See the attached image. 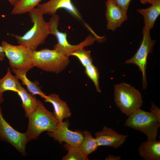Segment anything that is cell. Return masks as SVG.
Here are the masks:
<instances>
[{"mask_svg":"<svg viewBox=\"0 0 160 160\" xmlns=\"http://www.w3.org/2000/svg\"><path fill=\"white\" fill-rule=\"evenodd\" d=\"M32 22V27L22 36L10 34L15 37L19 45L29 48L33 51L44 43L49 34L48 22L44 20L42 14L35 8L28 12Z\"/></svg>","mask_w":160,"mask_h":160,"instance_id":"obj_1","label":"cell"},{"mask_svg":"<svg viewBox=\"0 0 160 160\" xmlns=\"http://www.w3.org/2000/svg\"><path fill=\"white\" fill-rule=\"evenodd\" d=\"M28 118V124L25 132L30 141L36 139L44 132H54L59 123L54 113L48 111L39 100L36 108Z\"/></svg>","mask_w":160,"mask_h":160,"instance_id":"obj_2","label":"cell"},{"mask_svg":"<svg viewBox=\"0 0 160 160\" xmlns=\"http://www.w3.org/2000/svg\"><path fill=\"white\" fill-rule=\"evenodd\" d=\"M114 102L117 107L128 116L140 108L143 105L140 92L125 83L114 86Z\"/></svg>","mask_w":160,"mask_h":160,"instance_id":"obj_3","label":"cell"},{"mask_svg":"<svg viewBox=\"0 0 160 160\" xmlns=\"http://www.w3.org/2000/svg\"><path fill=\"white\" fill-rule=\"evenodd\" d=\"M69 57L53 49H44L33 52L34 67L44 71L59 73L70 63Z\"/></svg>","mask_w":160,"mask_h":160,"instance_id":"obj_4","label":"cell"},{"mask_svg":"<svg viewBox=\"0 0 160 160\" xmlns=\"http://www.w3.org/2000/svg\"><path fill=\"white\" fill-rule=\"evenodd\" d=\"M128 116L124 123L126 126L144 134L148 140H156L160 121L155 115L140 108Z\"/></svg>","mask_w":160,"mask_h":160,"instance_id":"obj_5","label":"cell"},{"mask_svg":"<svg viewBox=\"0 0 160 160\" xmlns=\"http://www.w3.org/2000/svg\"><path fill=\"white\" fill-rule=\"evenodd\" d=\"M12 69L27 73L34 67L33 52L29 48L22 45H14L3 41L1 46Z\"/></svg>","mask_w":160,"mask_h":160,"instance_id":"obj_6","label":"cell"},{"mask_svg":"<svg viewBox=\"0 0 160 160\" xmlns=\"http://www.w3.org/2000/svg\"><path fill=\"white\" fill-rule=\"evenodd\" d=\"M60 18L56 14L52 15L48 23L49 34L54 35L57 38V43L55 45L53 49L69 57L71 54L75 50L92 44L96 38L91 34L88 36L80 44L73 45L69 43L67 39V34L65 32L60 31L57 29Z\"/></svg>","mask_w":160,"mask_h":160,"instance_id":"obj_7","label":"cell"},{"mask_svg":"<svg viewBox=\"0 0 160 160\" xmlns=\"http://www.w3.org/2000/svg\"><path fill=\"white\" fill-rule=\"evenodd\" d=\"M150 30L143 28V38L140 46L135 55L131 58L126 60V64H133L137 66L142 74V87L145 89L147 85L146 75L147 58L148 54L152 52L153 48L156 41L152 39L150 35Z\"/></svg>","mask_w":160,"mask_h":160,"instance_id":"obj_8","label":"cell"},{"mask_svg":"<svg viewBox=\"0 0 160 160\" xmlns=\"http://www.w3.org/2000/svg\"><path fill=\"white\" fill-rule=\"evenodd\" d=\"M0 140L14 147L22 155L25 156L26 146L30 142L25 133L14 129L4 118L0 106Z\"/></svg>","mask_w":160,"mask_h":160,"instance_id":"obj_9","label":"cell"},{"mask_svg":"<svg viewBox=\"0 0 160 160\" xmlns=\"http://www.w3.org/2000/svg\"><path fill=\"white\" fill-rule=\"evenodd\" d=\"M69 125L68 121L59 122L55 131L48 132L47 134L61 144L64 142L72 145L79 147L84 140L83 133L79 131L70 130L68 128Z\"/></svg>","mask_w":160,"mask_h":160,"instance_id":"obj_10","label":"cell"},{"mask_svg":"<svg viewBox=\"0 0 160 160\" xmlns=\"http://www.w3.org/2000/svg\"><path fill=\"white\" fill-rule=\"evenodd\" d=\"M105 13L107 29L114 31L127 19V11L122 9L111 0H106Z\"/></svg>","mask_w":160,"mask_h":160,"instance_id":"obj_11","label":"cell"},{"mask_svg":"<svg viewBox=\"0 0 160 160\" xmlns=\"http://www.w3.org/2000/svg\"><path fill=\"white\" fill-rule=\"evenodd\" d=\"M35 9L43 15H53L60 8L65 9L78 19L82 18L79 12L72 3L71 0H50L42 4H39Z\"/></svg>","mask_w":160,"mask_h":160,"instance_id":"obj_12","label":"cell"},{"mask_svg":"<svg viewBox=\"0 0 160 160\" xmlns=\"http://www.w3.org/2000/svg\"><path fill=\"white\" fill-rule=\"evenodd\" d=\"M95 136L98 146H106L116 148L124 142L128 135L119 134L112 129L105 126L101 131L95 133Z\"/></svg>","mask_w":160,"mask_h":160,"instance_id":"obj_13","label":"cell"},{"mask_svg":"<svg viewBox=\"0 0 160 160\" xmlns=\"http://www.w3.org/2000/svg\"><path fill=\"white\" fill-rule=\"evenodd\" d=\"M46 102L51 103L54 109V115L59 122L63 121L64 119L71 116L70 109L65 102L62 100L59 95L55 93L46 95L43 98Z\"/></svg>","mask_w":160,"mask_h":160,"instance_id":"obj_14","label":"cell"},{"mask_svg":"<svg viewBox=\"0 0 160 160\" xmlns=\"http://www.w3.org/2000/svg\"><path fill=\"white\" fill-rule=\"evenodd\" d=\"M138 151L145 160H160V141L147 140L140 144Z\"/></svg>","mask_w":160,"mask_h":160,"instance_id":"obj_15","label":"cell"},{"mask_svg":"<svg viewBox=\"0 0 160 160\" xmlns=\"http://www.w3.org/2000/svg\"><path fill=\"white\" fill-rule=\"evenodd\" d=\"M151 4L147 8L138 9L137 10L143 17V28L150 30L153 28L155 21L160 14V0H157Z\"/></svg>","mask_w":160,"mask_h":160,"instance_id":"obj_16","label":"cell"},{"mask_svg":"<svg viewBox=\"0 0 160 160\" xmlns=\"http://www.w3.org/2000/svg\"><path fill=\"white\" fill-rule=\"evenodd\" d=\"M22 87L19 79L11 73L9 68H7L5 76L0 79V95L6 91H11L17 93Z\"/></svg>","mask_w":160,"mask_h":160,"instance_id":"obj_17","label":"cell"},{"mask_svg":"<svg viewBox=\"0 0 160 160\" xmlns=\"http://www.w3.org/2000/svg\"><path fill=\"white\" fill-rule=\"evenodd\" d=\"M22 101V106L25 116L28 118L30 113L36 108L38 100L22 86L17 93Z\"/></svg>","mask_w":160,"mask_h":160,"instance_id":"obj_18","label":"cell"},{"mask_svg":"<svg viewBox=\"0 0 160 160\" xmlns=\"http://www.w3.org/2000/svg\"><path fill=\"white\" fill-rule=\"evenodd\" d=\"M12 71L15 76L19 80L20 79L23 84L26 86L31 94L33 95H38L41 97L44 98L46 95L36 84L31 81L27 78L26 75L27 73L15 69H12Z\"/></svg>","mask_w":160,"mask_h":160,"instance_id":"obj_19","label":"cell"},{"mask_svg":"<svg viewBox=\"0 0 160 160\" xmlns=\"http://www.w3.org/2000/svg\"><path fill=\"white\" fill-rule=\"evenodd\" d=\"M82 133L84 140L79 148L84 154L87 156L95 151L98 146L95 138L92 136L90 132L85 131Z\"/></svg>","mask_w":160,"mask_h":160,"instance_id":"obj_20","label":"cell"},{"mask_svg":"<svg viewBox=\"0 0 160 160\" xmlns=\"http://www.w3.org/2000/svg\"><path fill=\"white\" fill-rule=\"evenodd\" d=\"M41 0H20L14 7L11 13L13 15H19L29 12L39 5Z\"/></svg>","mask_w":160,"mask_h":160,"instance_id":"obj_21","label":"cell"},{"mask_svg":"<svg viewBox=\"0 0 160 160\" xmlns=\"http://www.w3.org/2000/svg\"><path fill=\"white\" fill-rule=\"evenodd\" d=\"M65 147L68 150V153L64 156L63 160H89L87 156L84 154L79 147L66 143Z\"/></svg>","mask_w":160,"mask_h":160,"instance_id":"obj_22","label":"cell"},{"mask_svg":"<svg viewBox=\"0 0 160 160\" xmlns=\"http://www.w3.org/2000/svg\"><path fill=\"white\" fill-rule=\"evenodd\" d=\"M70 56L76 57L84 67L92 64L93 60L91 57L90 51L85 50L84 48L75 50L71 54Z\"/></svg>","mask_w":160,"mask_h":160,"instance_id":"obj_23","label":"cell"},{"mask_svg":"<svg viewBox=\"0 0 160 160\" xmlns=\"http://www.w3.org/2000/svg\"><path fill=\"white\" fill-rule=\"evenodd\" d=\"M85 73L92 81L97 92H101L99 86V74L97 68L92 64L85 67Z\"/></svg>","mask_w":160,"mask_h":160,"instance_id":"obj_24","label":"cell"},{"mask_svg":"<svg viewBox=\"0 0 160 160\" xmlns=\"http://www.w3.org/2000/svg\"><path fill=\"white\" fill-rule=\"evenodd\" d=\"M122 9L127 11L131 0H111Z\"/></svg>","mask_w":160,"mask_h":160,"instance_id":"obj_25","label":"cell"},{"mask_svg":"<svg viewBox=\"0 0 160 160\" xmlns=\"http://www.w3.org/2000/svg\"><path fill=\"white\" fill-rule=\"evenodd\" d=\"M150 110V112L155 115L160 121V110L153 102H151Z\"/></svg>","mask_w":160,"mask_h":160,"instance_id":"obj_26","label":"cell"},{"mask_svg":"<svg viewBox=\"0 0 160 160\" xmlns=\"http://www.w3.org/2000/svg\"><path fill=\"white\" fill-rule=\"evenodd\" d=\"M121 159V157L119 156H115L109 155L106 157L105 159L106 160H120Z\"/></svg>","mask_w":160,"mask_h":160,"instance_id":"obj_27","label":"cell"},{"mask_svg":"<svg viewBox=\"0 0 160 160\" xmlns=\"http://www.w3.org/2000/svg\"><path fill=\"white\" fill-rule=\"evenodd\" d=\"M157 0H140V2L143 4L149 3L151 4Z\"/></svg>","mask_w":160,"mask_h":160,"instance_id":"obj_28","label":"cell"},{"mask_svg":"<svg viewBox=\"0 0 160 160\" xmlns=\"http://www.w3.org/2000/svg\"><path fill=\"white\" fill-rule=\"evenodd\" d=\"M10 4L13 7H15L19 2L20 0H8Z\"/></svg>","mask_w":160,"mask_h":160,"instance_id":"obj_29","label":"cell"},{"mask_svg":"<svg viewBox=\"0 0 160 160\" xmlns=\"http://www.w3.org/2000/svg\"><path fill=\"white\" fill-rule=\"evenodd\" d=\"M5 56L4 51L1 46H0V57L4 59Z\"/></svg>","mask_w":160,"mask_h":160,"instance_id":"obj_30","label":"cell"},{"mask_svg":"<svg viewBox=\"0 0 160 160\" xmlns=\"http://www.w3.org/2000/svg\"><path fill=\"white\" fill-rule=\"evenodd\" d=\"M4 101L3 95H0V104H1Z\"/></svg>","mask_w":160,"mask_h":160,"instance_id":"obj_31","label":"cell"},{"mask_svg":"<svg viewBox=\"0 0 160 160\" xmlns=\"http://www.w3.org/2000/svg\"><path fill=\"white\" fill-rule=\"evenodd\" d=\"M4 58L0 57V61H3L4 60Z\"/></svg>","mask_w":160,"mask_h":160,"instance_id":"obj_32","label":"cell"}]
</instances>
